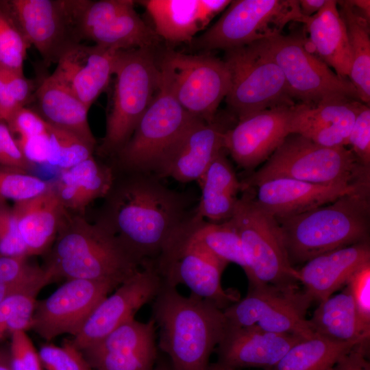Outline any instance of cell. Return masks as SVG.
Here are the masks:
<instances>
[{
	"mask_svg": "<svg viewBox=\"0 0 370 370\" xmlns=\"http://www.w3.org/2000/svg\"><path fill=\"white\" fill-rule=\"evenodd\" d=\"M114 175L99 221L140 263L153 262L196 214L191 199L153 173Z\"/></svg>",
	"mask_w": 370,
	"mask_h": 370,
	"instance_id": "1",
	"label": "cell"
},
{
	"mask_svg": "<svg viewBox=\"0 0 370 370\" xmlns=\"http://www.w3.org/2000/svg\"><path fill=\"white\" fill-rule=\"evenodd\" d=\"M151 318L158 331V348L173 370H212L210 356L227 327L223 310L162 282Z\"/></svg>",
	"mask_w": 370,
	"mask_h": 370,
	"instance_id": "2",
	"label": "cell"
},
{
	"mask_svg": "<svg viewBox=\"0 0 370 370\" xmlns=\"http://www.w3.org/2000/svg\"><path fill=\"white\" fill-rule=\"evenodd\" d=\"M45 268L54 280L84 279L119 286L141 264L101 223H90L66 210Z\"/></svg>",
	"mask_w": 370,
	"mask_h": 370,
	"instance_id": "3",
	"label": "cell"
},
{
	"mask_svg": "<svg viewBox=\"0 0 370 370\" xmlns=\"http://www.w3.org/2000/svg\"><path fill=\"white\" fill-rule=\"evenodd\" d=\"M278 221L291 265L306 262L323 253L369 241V190Z\"/></svg>",
	"mask_w": 370,
	"mask_h": 370,
	"instance_id": "4",
	"label": "cell"
},
{
	"mask_svg": "<svg viewBox=\"0 0 370 370\" xmlns=\"http://www.w3.org/2000/svg\"><path fill=\"white\" fill-rule=\"evenodd\" d=\"M275 179L320 184H370L369 168L347 147L329 148L288 134L266 162L241 182V191Z\"/></svg>",
	"mask_w": 370,
	"mask_h": 370,
	"instance_id": "5",
	"label": "cell"
},
{
	"mask_svg": "<svg viewBox=\"0 0 370 370\" xmlns=\"http://www.w3.org/2000/svg\"><path fill=\"white\" fill-rule=\"evenodd\" d=\"M113 75L111 107L98 149L103 157L114 156L129 140L160 88L161 73L154 48L118 51Z\"/></svg>",
	"mask_w": 370,
	"mask_h": 370,
	"instance_id": "6",
	"label": "cell"
},
{
	"mask_svg": "<svg viewBox=\"0 0 370 370\" xmlns=\"http://www.w3.org/2000/svg\"><path fill=\"white\" fill-rule=\"evenodd\" d=\"M198 217L196 212L151 263L163 283L175 287L184 284L190 290V294L224 310L240 299L239 293L222 287L221 275L228 263L194 236L193 228Z\"/></svg>",
	"mask_w": 370,
	"mask_h": 370,
	"instance_id": "7",
	"label": "cell"
},
{
	"mask_svg": "<svg viewBox=\"0 0 370 370\" xmlns=\"http://www.w3.org/2000/svg\"><path fill=\"white\" fill-rule=\"evenodd\" d=\"M231 219L242 241L249 287L297 285L298 271L289 261L278 221L249 191H243Z\"/></svg>",
	"mask_w": 370,
	"mask_h": 370,
	"instance_id": "8",
	"label": "cell"
},
{
	"mask_svg": "<svg viewBox=\"0 0 370 370\" xmlns=\"http://www.w3.org/2000/svg\"><path fill=\"white\" fill-rule=\"evenodd\" d=\"M219 19L190 43L195 49L225 51L281 34L291 22L304 24L298 0L231 1Z\"/></svg>",
	"mask_w": 370,
	"mask_h": 370,
	"instance_id": "9",
	"label": "cell"
},
{
	"mask_svg": "<svg viewBox=\"0 0 370 370\" xmlns=\"http://www.w3.org/2000/svg\"><path fill=\"white\" fill-rule=\"evenodd\" d=\"M158 62L162 83L182 107L194 117L212 121L230 86L224 60L167 50L158 56Z\"/></svg>",
	"mask_w": 370,
	"mask_h": 370,
	"instance_id": "10",
	"label": "cell"
},
{
	"mask_svg": "<svg viewBox=\"0 0 370 370\" xmlns=\"http://www.w3.org/2000/svg\"><path fill=\"white\" fill-rule=\"evenodd\" d=\"M223 60L230 74L225 100L238 119L296 104L281 69L256 42L226 51Z\"/></svg>",
	"mask_w": 370,
	"mask_h": 370,
	"instance_id": "11",
	"label": "cell"
},
{
	"mask_svg": "<svg viewBox=\"0 0 370 370\" xmlns=\"http://www.w3.org/2000/svg\"><path fill=\"white\" fill-rule=\"evenodd\" d=\"M256 42L281 69L294 100L308 105L343 99L360 101L352 82L314 56L302 39L281 34Z\"/></svg>",
	"mask_w": 370,
	"mask_h": 370,
	"instance_id": "12",
	"label": "cell"
},
{
	"mask_svg": "<svg viewBox=\"0 0 370 370\" xmlns=\"http://www.w3.org/2000/svg\"><path fill=\"white\" fill-rule=\"evenodd\" d=\"M162 83L132 136L113 156L121 172L154 173L160 158L194 121Z\"/></svg>",
	"mask_w": 370,
	"mask_h": 370,
	"instance_id": "13",
	"label": "cell"
},
{
	"mask_svg": "<svg viewBox=\"0 0 370 370\" xmlns=\"http://www.w3.org/2000/svg\"><path fill=\"white\" fill-rule=\"evenodd\" d=\"M8 5L25 38L46 66L57 64L80 43L78 15L81 0H10Z\"/></svg>",
	"mask_w": 370,
	"mask_h": 370,
	"instance_id": "14",
	"label": "cell"
},
{
	"mask_svg": "<svg viewBox=\"0 0 370 370\" xmlns=\"http://www.w3.org/2000/svg\"><path fill=\"white\" fill-rule=\"evenodd\" d=\"M132 0H82L78 30L82 40L117 51L154 48L158 36L140 17Z\"/></svg>",
	"mask_w": 370,
	"mask_h": 370,
	"instance_id": "15",
	"label": "cell"
},
{
	"mask_svg": "<svg viewBox=\"0 0 370 370\" xmlns=\"http://www.w3.org/2000/svg\"><path fill=\"white\" fill-rule=\"evenodd\" d=\"M117 287L103 281L68 280L47 298L36 301L30 329L47 341L64 334L75 336L97 306Z\"/></svg>",
	"mask_w": 370,
	"mask_h": 370,
	"instance_id": "16",
	"label": "cell"
},
{
	"mask_svg": "<svg viewBox=\"0 0 370 370\" xmlns=\"http://www.w3.org/2000/svg\"><path fill=\"white\" fill-rule=\"evenodd\" d=\"M162 280L154 266L146 262L131 278L106 296L92 312L71 341L83 351L128 321L152 302L159 293Z\"/></svg>",
	"mask_w": 370,
	"mask_h": 370,
	"instance_id": "17",
	"label": "cell"
},
{
	"mask_svg": "<svg viewBox=\"0 0 370 370\" xmlns=\"http://www.w3.org/2000/svg\"><path fill=\"white\" fill-rule=\"evenodd\" d=\"M231 127L217 118L194 120L166 149L153 174L186 183L198 180L223 149V136Z\"/></svg>",
	"mask_w": 370,
	"mask_h": 370,
	"instance_id": "18",
	"label": "cell"
},
{
	"mask_svg": "<svg viewBox=\"0 0 370 370\" xmlns=\"http://www.w3.org/2000/svg\"><path fill=\"white\" fill-rule=\"evenodd\" d=\"M295 106L269 108L239 119L225 132L223 148L239 166L254 169L290 134Z\"/></svg>",
	"mask_w": 370,
	"mask_h": 370,
	"instance_id": "19",
	"label": "cell"
},
{
	"mask_svg": "<svg viewBox=\"0 0 370 370\" xmlns=\"http://www.w3.org/2000/svg\"><path fill=\"white\" fill-rule=\"evenodd\" d=\"M82 352L92 370H151L158 360L154 321H128Z\"/></svg>",
	"mask_w": 370,
	"mask_h": 370,
	"instance_id": "20",
	"label": "cell"
},
{
	"mask_svg": "<svg viewBox=\"0 0 370 370\" xmlns=\"http://www.w3.org/2000/svg\"><path fill=\"white\" fill-rule=\"evenodd\" d=\"M304 338L291 334L268 332L256 325L235 327L227 324L214 352L217 360L212 370L259 368L275 366L296 343Z\"/></svg>",
	"mask_w": 370,
	"mask_h": 370,
	"instance_id": "21",
	"label": "cell"
},
{
	"mask_svg": "<svg viewBox=\"0 0 370 370\" xmlns=\"http://www.w3.org/2000/svg\"><path fill=\"white\" fill-rule=\"evenodd\" d=\"M248 190H254L247 191L260 208L278 221L326 205L343 195L369 190V184H320L275 179Z\"/></svg>",
	"mask_w": 370,
	"mask_h": 370,
	"instance_id": "22",
	"label": "cell"
},
{
	"mask_svg": "<svg viewBox=\"0 0 370 370\" xmlns=\"http://www.w3.org/2000/svg\"><path fill=\"white\" fill-rule=\"evenodd\" d=\"M117 51L79 43L60 58L51 75L90 109L109 85Z\"/></svg>",
	"mask_w": 370,
	"mask_h": 370,
	"instance_id": "23",
	"label": "cell"
},
{
	"mask_svg": "<svg viewBox=\"0 0 370 370\" xmlns=\"http://www.w3.org/2000/svg\"><path fill=\"white\" fill-rule=\"evenodd\" d=\"M366 105L343 99L317 105L296 103L290 121V134H297L329 148L347 146L355 119Z\"/></svg>",
	"mask_w": 370,
	"mask_h": 370,
	"instance_id": "24",
	"label": "cell"
},
{
	"mask_svg": "<svg viewBox=\"0 0 370 370\" xmlns=\"http://www.w3.org/2000/svg\"><path fill=\"white\" fill-rule=\"evenodd\" d=\"M151 17L155 32L171 43L191 42L224 10L230 0L140 1Z\"/></svg>",
	"mask_w": 370,
	"mask_h": 370,
	"instance_id": "25",
	"label": "cell"
},
{
	"mask_svg": "<svg viewBox=\"0 0 370 370\" xmlns=\"http://www.w3.org/2000/svg\"><path fill=\"white\" fill-rule=\"evenodd\" d=\"M370 262L369 241L315 256L297 269L299 282L313 301L321 302L346 285L350 276Z\"/></svg>",
	"mask_w": 370,
	"mask_h": 370,
	"instance_id": "26",
	"label": "cell"
},
{
	"mask_svg": "<svg viewBox=\"0 0 370 370\" xmlns=\"http://www.w3.org/2000/svg\"><path fill=\"white\" fill-rule=\"evenodd\" d=\"M12 209L28 256L41 254L51 245L67 210L54 184L36 196L14 202Z\"/></svg>",
	"mask_w": 370,
	"mask_h": 370,
	"instance_id": "27",
	"label": "cell"
},
{
	"mask_svg": "<svg viewBox=\"0 0 370 370\" xmlns=\"http://www.w3.org/2000/svg\"><path fill=\"white\" fill-rule=\"evenodd\" d=\"M36 113L49 125L70 132L95 147L88 121L89 109L51 75L36 87Z\"/></svg>",
	"mask_w": 370,
	"mask_h": 370,
	"instance_id": "28",
	"label": "cell"
},
{
	"mask_svg": "<svg viewBox=\"0 0 370 370\" xmlns=\"http://www.w3.org/2000/svg\"><path fill=\"white\" fill-rule=\"evenodd\" d=\"M304 25L310 44L319 58L333 68L338 76L348 79L352 55L337 1L327 0L318 12L307 18Z\"/></svg>",
	"mask_w": 370,
	"mask_h": 370,
	"instance_id": "29",
	"label": "cell"
},
{
	"mask_svg": "<svg viewBox=\"0 0 370 370\" xmlns=\"http://www.w3.org/2000/svg\"><path fill=\"white\" fill-rule=\"evenodd\" d=\"M197 181L201 196L196 206L197 214L212 222L231 219L239 199L241 182L226 157L225 149L219 153Z\"/></svg>",
	"mask_w": 370,
	"mask_h": 370,
	"instance_id": "30",
	"label": "cell"
},
{
	"mask_svg": "<svg viewBox=\"0 0 370 370\" xmlns=\"http://www.w3.org/2000/svg\"><path fill=\"white\" fill-rule=\"evenodd\" d=\"M114 175L113 167L98 162L91 156L62 170L54 187L66 210L83 211L90 202L108 195Z\"/></svg>",
	"mask_w": 370,
	"mask_h": 370,
	"instance_id": "31",
	"label": "cell"
},
{
	"mask_svg": "<svg viewBox=\"0 0 370 370\" xmlns=\"http://www.w3.org/2000/svg\"><path fill=\"white\" fill-rule=\"evenodd\" d=\"M313 332L341 343H369L370 334L363 328L348 288L319 302L311 319Z\"/></svg>",
	"mask_w": 370,
	"mask_h": 370,
	"instance_id": "32",
	"label": "cell"
},
{
	"mask_svg": "<svg viewBox=\"0 0 370 370\" xmlns=\"http://www.w3.org/2000/svg\"><path fill=\"white\" fill-rule=\"evenodd\" d=\"M339 14L345 24L352 55L349 80L355 87L360 101H370V21L349 1H337Z\"/></svg>",
	"mask_w": 370,
	"mask_h": 370,
	"instance_id": "33",
	"label": "cell"
},
{
	"mask_svg": "<svg viewBox=\"0 0 370 370\" xmlns=\"http://www.w3.org/2000/svg\"><path fill=\"white\" fill-rule=\"evenodd\" d=\"M358 344L336 342L315 334L295 344L275 366L267 370H330Z\"/></svg>",
	"mask_w": 370,
	"mask_h": 370,
	"instance_id": "34",
	"label": "cell"
},
{
	"mask_svg": "<svg viewBox=\"0 0 370 370\" xmlns=\"http://www.w3.org/2000/svg\"><path fill=\"white\" fill-rule=\"evenodd\" d=\"M27 258L0 256V303L14 295H37L54 280L45 267L29 262Z\"/></svg>",
	"mask_w": 370,
	"mask_h": 370,
	"instance_id": "35",
	"label": "cell"
},
{
	"mask_svg": "<svg viewBox=\"0 0 370 370\" xmlns=\"http://www.w3.org/2000/svg\"><path fill=\"white\" fill-rule=\"evenodd\" d=\"M193 235L219 258L228 264H238L247 274L242 241L232 219L221 223H208L199 216Z\"/></svg>",
	"mask_w": 370,
	"mask_h": 370,
	"instance_id": "36",
	"label": "cell"
},
{
	"mask_svg": "<svg viewBox=\"0 0 370 370\" xmlns=\"http://www.w3.org/2000/svg\"><path fill=\"white\" fill-rule=\"evenodd\" d=\"M30 46L7 1H0V65L23 73V63Z\"/></svg>",
	"mask_w": 370,
	"mask_h": 370,
	"instance_id": "37",
	"label": "cell"
},
{
	"mask_svg": "<svg viewBox=\"0 0 370 370\" xmlns=\"http://www.w3.org/2000/svg\"><path fill=\"white\" fill-rule=\"evenodd\" d=\"M94 149L74 134L49 125L48 164L64 170L92 156Z\"/></svg>",
	"mask_w": 370,
	"mask_h": 370,
	"instance_id": "38",
	"label": "cell"
},
{
	"mask_svg": "<svg viewBox=\"0 0 370 370\" xmlns=\"http://www.w3.org/2000/svg\"><path fill=\"white\" fill-rule=\"evenodd\" d=\"M50 184L25 170L0 166V201H21L46 190Z\"/></svg>",
	"mask_w": 370,
	"mask_h": 370,
	"instance_id": "39",
	"label": "cell"
},
{
	"mask_svg": "<svg viewBox=\"0 0 370 370\" xmlns=\"http://www.w3.org/2000/svg\"><path fill=\"white\" fill-rule=\"evenodd\" d=\"M36 295L18 294L0 303V343L16 331L30 329Z\"/></svg>",
	"mask_w": 370,
	"mask_h": 370,
	"instance_id": "40",
	"label": "cell"
},
{
	"mask_svg": "<svg viewBox=\"0 0 370 370\" xmlns=\"http://www.w3.org/2000/svg\"><path fill=\"white\" fill-rule=\"evenodd\" d=\"M3 68L4 88L0 103V121L6 123L16 111L25 108L34 99L36 88L23 73Z\"/></svg>",
	"mask_w": 370,
	"mask_h": 370,
	"instance_id": "41",
	"label": "cell"
},
{
	"mask_svg": "<svg viewBox=\"0 0 370 370\" xmlns=\"http://www.w3.org/2000/svg\"><path fill=\"white\" fill-rule=\"evenodd\" d=\"M38 352L42 366L47 370H92L82 352L71 341L62 346L46 344Z\"/></svg>",
	"mask_w": 370,
	"mask_h": 370,
	"instance_id": "42",
	"label": "cell"
},
{
	"mask_svg": "<svg viewBox=\"0 0 370 370\" xmlns=\"http://www.w3.org/2000/svg\"><path fill=\"white\" fill-rule=\"evenodd\" d=\"M0 256L28 257L12 207L0 201Z\"/></svg>",
	"mask_w": 370,
	"mask_h": 370,
	"instance_id": "43",
	"label": "cell"
},
{
	"mask_svg": "<svg viewBox=\"0 0 370 370\" xmlns=\"http://www.w3.org/2000/svg\"><path fill=\"white\" fill-rule=\"evenodd\" d=\"M346 286L364 330L370 334V262L360 267L350 276Z\"/></svg>",
	"mask_w": 370,
	"mask_h": 370,
	"instance_id": "44",
	"label": "cell"
},
{
	"mask_svg": "<svg viewBox=\"0 0 370 370\" xmlns=\"http://www.w3.org/2000/svg\"><path fill=\"white\" fill-rule=\"evenodd\" d=\"M11 337L10 354L13 370H42L38 352L25 331H16Z\"/></svg>",
	"mask_w": 370,
	"mask_h": 370,
	"instance_id": "45",
	"label": "cell"
},
{
	"mask_svg": "<svg viewBox=\"0 0 370 370\" xmlns=\"http://www.w3.org/2000/svg\"><path fill=\"white\" fill-rule=\"evenodd\" d=\"M347 145L366 167H370V108L365 105L358 114L348 137Z\"/></svg>",
	"mask_w": 370,
	"mask_h": 370,
	"instance_id": "46",
	"label": "cell"
},
{
	"mask_svg": "<svg viewBox=\"0 0 370 370\" xmlns=\"http://www.w3.org/2000/svg\"><path fill=\"white\" fill-rule=\"evenodd\" d=\"M34 165L27 161L7 123L0 121V166L29 172Z\"/></svg>",
	"mask_w": 370,
	"mask_h": 370,
	"instance_id": "47",
	"label": "cell"
},
{
	"mask_svg": "<svg viewBox=\"0 0 370 370\" xmlns=\"http://www.w3.org/2000/svg\"><path fill=\"white\" fill-rule=\"evenodd\" d=\"M10 131L18 137H31L45 134L47 123L34 110L23 108L16 111L6 122Z\"/></svg>",
	"mask_w": 370,
	"mask_h": 370,
	"instance_id": "48",
	"label": "cell"
},
{
	"mask_svg": "<svg viewBox=\"0 0 370 370\" xmlns=\"http://www.w3.org/2000/svg\"><path fill=\"white\" fill-rule=\"evenodd\" d=\"M16 140L24 156L32 164L47 163L48 129L43 134L18 137Z\"/></svg>",
	"mask_w": 370,
	"mask_h": 370,
	"instance_id": "49",
	"label": "cell"
},
{
	"mask_svg": "<svg viewBox=\"0 0 370 370\" xmlns=\"http://www.w3.org/2000/svg\"><path fill=\"white\" fill-rule=\"evenodd\" d=\"M369 343H360L341 357L330 370H370Z\"/></svg>",
	"mask_w": 370,
	"mask_h": 370,
	"instance_id": "50",
	"label": "cell"
},
{
	"mask_svg": "<svg viewBox=\"0 0 370 370\" xmlns=\"http://www.w3.org/2000/svg\"><path fill=\"white\" fill-rule=\"evenodd\" d=\"M299 5L302 14L310 17L318 12L325 4L327 0H299Z\"/></svg>",
	"mask_w": 370,
	"mask_h": 370,
	"instance_id": "51",
	"label": "cell"
},
{
	"mask_svg": "<svg viewBox=\"0 0 370 370\" xmlns=\"http://www.w3.org/2000/svg\"><path fill=\"white\" fill-rule=\"evenodd\" d=\"M350 2L365 18L370 21V1L369 0H350Z\"/></svg>",
	"mask_w": 370,
	"mask_h": 370,
	"instance_id": "52",
	"label": "cell"
},
{
	"mask_svg": "<svg viewBox=\"0 0 370 370\" xmlns=\"http://www.w3.org/2000/svg\"><path fill=\"white\" fill-rule=\"evenodd\" d=\"M0 370H13L10 350L4 348H0Z\"/></svg>",
	"mask_w": 370,
	"mask_h": 370,
	"instance_id": "53",
	"label": "cell"
},
{
	"mask_svg": "<svg viewBox=\"0 0 370 370\" xmlns=\"http://www.w3.org/2000/svg\"><path fill=\"white\" fill-rule=\"evenodd\" d=\"M151 370H173L169 361L157 360L153 368Z\"/></svg>",
	"mask_w": 370,
	"mask_h": 370,
	"instance_id": "54",
	"label": "cell"
},
{
	"mask_svg": "<svg viewBox=\"0 0 370 370\" xmlns=\"http://www.w3.org/2000/svg\"><path fill=\"white\" fill-rule=\"evenodd\" d=\"M225 370H234V369H225Z\"/></svg>",
	"mask_w": 370,
	"mask_h": 370,
	"instance_id": "55",
	"label": "cell"
}]
</instances>
